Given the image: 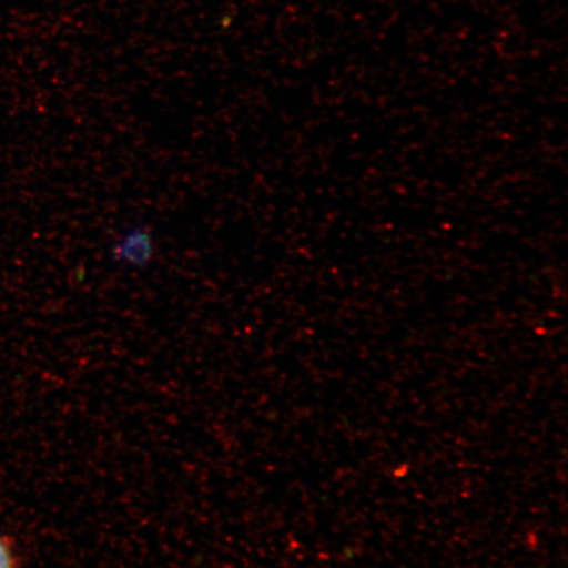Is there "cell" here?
Here are the masks:
<instances>
[{
  "label": "cell",
  "mask_w": 568,
  "mask_h": 568,
  "mask_svg": "<svg viewBox=\"0 0 568 568\" xmlns=\"http://www.w3.org/2000/svg\"><path fill=\"white\" fill-rule=\"evenodd\" d=\"M158 254V240L151 226L144 224L128 226L120 232L110 246L113 264L122 267L146 268Z\"/></svg>",
  "instance_id": "1"
},
{
  "label": "cell",
  "mask_w": 568,
  "mask_h": 568,
  "mask_svg": "<svg viewBox=\"0 0 568 568\" xmlns=\"http://www.w3.org/2000/svg\"><path fill=\"white\" fill-rule=\"evenodd\" d=\"M0 568H17L16 556L3 537H0Z\"/></svg>",
  "instance_id": "2"
}]
</instances>
